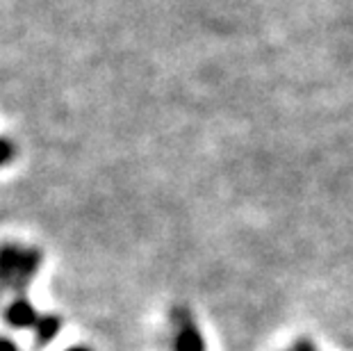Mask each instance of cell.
Here are the masks:
<instances>
[{"label":"cell","mask_w":353,"mask_h":351,"mask_svg":"<svg viewBox=\"0 0 353 351\" xmlns=\"http://www.w3.org/2000/svg\"><path fill=\"white\" fill-rule=\"evenodd\" d=\"M41 267V253L17 244H0V288L17 290L19 294L34 281Z\"/></svg>","instance_id":"cell-1"},{"label":"cell","mask_w":353,"mask_h":351,"mask_svg":"<svg viewBox=\"0 0 353 351\" xmlns=\"http://www.w3.org/2000/svg\"><path fill=\"white\" fill-rule=\"evenodd\" d=\"M171 319H174V328H176L174 351H205V340H203V335L190 310L174 308Z\"/></svg>","instance_id":"cell-2"},{"label":"cell","mask_w":353,"mask_h":351,"mask_svg":"<svg viewBox=\"0 0 353 351\" xmlns=\"http://www.w3.org/2000/svg\"><path fill=\"white\" fill-rule=\"evenodd\" d=\"M39 312L32 303L28 301L26 297H19L14 299V301L7 305L5 312H3V319L7 326L12 328H34L37 322H39Z\"/></svg>","instance_id":"cell-3"},{"label":"cell","mask_w":353,"mask_h":351,"mask_svg":"<svg viewBox=\"0 0 353 351\" xmlns=\"http://www.w3.org/2000/svg\"><path fill=\"white\" fill-rule=\"evenodd\" d=\"M34 333H37V342H39V345H48V342L55 340L59 333V317L41 315L39 322L34 326Z\"/></svg>","instance_id":"cell-4"},{"label":"cell","mask_w":353,"mask_h":351,"mask_svg":"<svg viewBox=\"0 0 353 351\" xmlns=\"http://www.w3.org/2000/svg\"><path fill=\"white\" fill-rule=\"evenodd\" d=\"M12 158H14V146H12L7 139L0 137V167H3V164H7V162H10Z\"/></svg>","instance_id":"cell-5"},{"label":"cell","mask_w":353,"mask_h":351,"mask_svg":"<svg viewBox=\"0 0 353 351\" xmlns=\"http://www.w3.org/2000/svg\"><path fill=\"white\" fill-rule=\"evenodd\" d=\"M290 351H317V349H314V345H312L310 340H299Z\"/></svg>","instance_id":"cell-6"},{"label":"cell","mask_w":353,"mask_h":351,"mask_svg":"<svg viewBox=\"0 0 353 351\" xmlns=\"http://www.w3.org/2000/svg\"><path fill=\"white\" fill-rule=\"evenodd\" d=\"M0 351H19V347L10 338H0Z\"/></svg>","instance_id":"cell-7"},{"label":"cell","mask_w":353,"mask_h":351,"mask_svg":"<svg viewBox=\"0 0 353 351\" xmlns=\"http://www.w3.org/2000/svg\"><path fill=\"white\" fill-rule=\"evenodd\" d=\"M66 351H92V349H87V347H71V349H66Z\"/></svg>","instance_id":"cell-8"}]
</instances>
